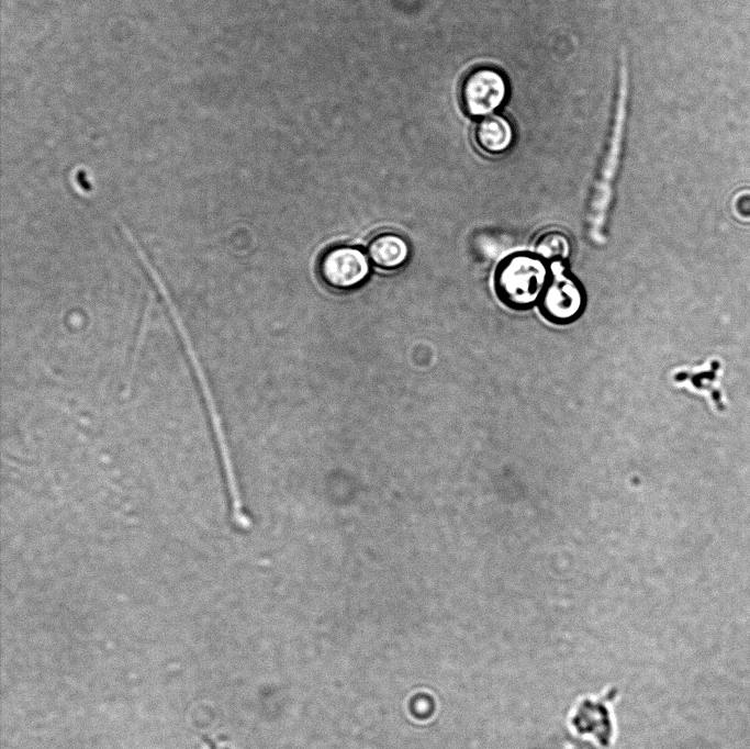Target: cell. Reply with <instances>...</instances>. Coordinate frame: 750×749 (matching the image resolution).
Instances as JSON below:
<instances>
[{"instance_id": "1", "label": "cell", "mask_w": 750, "mask_h": 749, "mask_svg": "<svg viewBox=\"0 0 750 749\" xmlns=\"http://www.w3.org/2000/svg\"><path fill=\"white\" fill-rule=\"evenodd\" d=\"M628 102L629 68L626 54L622 52L609 131L596 178L591 190L586 212L587 237L596 245H601L605 238L604 227L612 202L613 185L619 168L625 139Z\"/></svg>"}, {"instance_id": "2", "label": "cell", "mask_w": 750, "mask_h": 749, "mask_svg": "<svg viewBox=\"0 0 750 749\" xmlns=\"http://www.w3.org/2000/svg\"><path fill=\"white\" fill-rule=\"evenodd\" d=\"M548 271L537 255L516 253L505 257L497 266L494 286L501 300L522 309L534 304L548 283Z\"/></svg>"}, {"instance_id": "3", "label": "cell", "mask_w": 750, "mask_h": 749, "mask_svg": "<svg viewBox=\"0 0 750 749\" xmlns=\"http://www.w3.org/2000/svg\"><path fill=\"white\" fill-rule=\"evenodd\" d=\"M550 280L541 298L544 315L556 323H568L580 315L585 298L581 284L570 276L562 261L550 262Z\"/></svg>"}, {"instance_id": "4", "label": "cell", "mask_w": 750, "mask_h": 749, "mask_svg": "<svg viewBox=\"0 0 750 749\" xmlns=\"http://www.w3.org/2000/svg\"><path fill=\"white\" fill-rule=\"evenodd\" d=\"M506 93L504 76L494 68L480 67L464 79L461 98L468 114L484 118L491 115L504 102Z\"/></svg>"}, {"instance_id": "5", "label": "cell", "mask_w": 750, "mask_h": 749, "mask_svg": "<svg viewBox=\"0 0 750 749\" xmlns=\"http://www.w3.org/2000/svg\"><path fill=\"white\" fill-rule=\"evenodd\" d=\"M322 279L334 289H350L369 273L366 255L358 248L340 246L328 250L320 262Z\"/></svg>"}, {"instance_id": "6", "label": "cell", "mask_w": 750, "mask_h": 749, "mask_svg": "<svg viewBox=\"0 0 750 749\" xmlns=\"http://www.w3.org/2000/svg\"><path fill=\"white\" fill-rule=\"evenodd\" d=\"M477 145L488 154H501L513 143V130L510 122L497 114L484 116L475 126Z\"/></svg>"}, {"instance_id": "7", "label": "cell", "mask_w": 750, "mask_h": 749, "mask_svg": "<svg viewBox=\"0 0 750 749\" xmlns=\"http://www.w3.org/2000/svg\"><path fill=\"white\" fill-rule=\"evenodd\" d=\"M370 260L381 269H395L407 258L408 247L405 241L395 234H381L374 237L368 247Z\"/></svg>"}, {"instance_id": "8", "label": "cell", "mask_w": 750, "mask_h": 749, "mask_svg": "<svg viewBox=\"0 0 750 749\" xmlns=\"http://www.w3.org/2000/svg\"><path fill=\"white\" fill-rule=\"evenodd\" d=\"M534 249L542 259L564 261L571 253V242L567 234L559 230L544 231L536 238Z\"/></svg>"}]
</instances>
